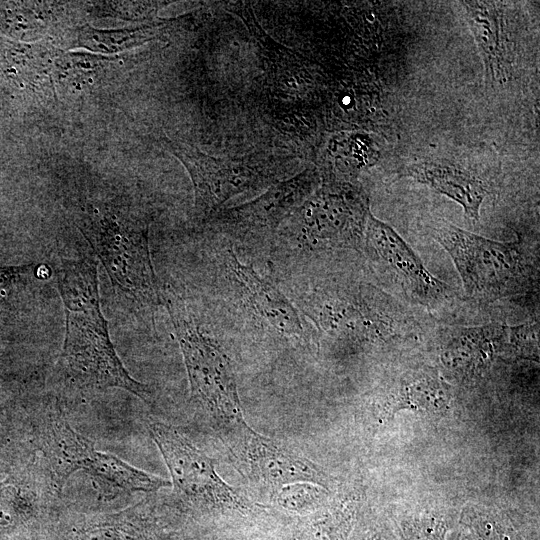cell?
Here are the masks:
<instances>
[{
	"label": "cell",
	"instance_id": "obj_1",
	"mask_svg": "<svg viewBox=\"0 0 540 540\" xmlns=\"http://www.w3.org/2000/svg\"><path fill=\"white\" fill-rule=\"evenodd\" d=\"M55 275L66 319L60 357L65 377L81 389L119 388L151 403V389L130 375L110 339L101 310L97 262L89 257L62 259Z\"/></svg>",
	"mask_w": 540,
	"mask_h": 540
},
{
	"label": "cell",
	"instance_id": "obj_2",
	"mask_svg": "<svg viewBox=\"0 0 540 540\" xmlns=\"http://www.w3.org/2000/svg\"><path fill=\"white\" fill-rule=\"evenodd\" d=\"M160 297L183 355L191 398L220 426L227 443L248 425L230 360L201 330L183 298L171 288Z\"/></svg>",
	"mask_w": 540,
	"mask_h": 540
},
{
	"label": "cell",
	"instance_id": "obj_3",
	"mask_svg": "<svg viewBox=\"0 0 540 540\" xmlns=\"http://www.w3.org/2000/svg\"><path fill=\"white\" fill-rule=\"evenodd\" d=\"M78 227L118 291L141 306L161 303L146 226L124 213L92 206Z\"/></svg>",
	"mask_w": 540,
	"mask_h": 540
},
{
	"label": "cell",
	"instance_id": "obj_4",
	"mask_svg": "<svg viewBox=\"0 0 540 540\" xmlns=\"http://www.w3.org/2000/svg\"><path fill=\"white\" fill-rule=\"evenodd\" d=\"M431 232L470 297L494 300L518 294L530 284V266L517 243L488 239L444 220L433 223Z\"/></svg>",
	"mask_w": 540,
	"mask_h": 540
},
{
	"label": "cell",
	"instance_id": "obj_5",
	"mask_svg": "<svg viewBox=\"0 0 540 540\" xmlns=\"http://www.w3.org/2000/svg\"><path fill=\"white\" fill-rule=\"evenodd\" d=\"M172 479L174 491L188 504L205 509L246 511L247 500L217 473L215 460L179 428L154 419L146 423Z\"/></svg>",
	"mask_w": 540,
	"mask_h": 540
},
{
	"label": "cell",
	"instance_id": "obj_6",
	"mask_svg": "<svg viewBox=\"0 0 540 540\" xmlns=\"http://www.w3.org/2000/svg\"><path fill=\"white\" fill-rule=\"evenodd\" d=\"M368 201L352 187L324 188L303 208L302 233L313 248H354L363 245Z\"/></svg>",
	"mask_w": 540,
	"mask_h": 540
},
{
	"label": "cell",
	"instance_id": "obj_7",
	"mask_svg": "<svg viewBox=\"0 0 540 540\" xmlns=\"http://www.w3.org/2000/svg\"><path fill=\"white\" fill-rule=\"evenodd\" d=\"M228 445L245 463L248 475L273 495L294 483H314L325 488L330 485L329 476L314 462L249 425Z\"/></svg>",
	"mask_w": 540,
	"mask_h": 540
},
{
	"label": "cell",
	"instance_id": "obj_8",
	"mask_svg": "<svg viewBox=\"0 0 540 540\" xmlns=\"http://www.w3.org/2000/svg\"><path fill=\"white\" fill-rule=\"evenodd\" d=\"M363 245L369 255L417 301L434 305L448 297L447 284L426 268L394 228L375 217L371 211L366 218Z\"/></svg>",
	"mask_w": 540,
	"mask_h": 540
},
{
	"label": "cell",
	"instance_id": "obj_9",
	"mask_svg": "<svg viewBox=\"0 0 540 540\" xmlns=\"http://www.w3.org/2000/svg\"><path fill=\"white\" fill-rule=\"evenodd\" d=\"M188 170L198 214L209 215L235 194L263 183V177L248 167L209 157L194 147L170 139L164 141Z\"/></svg>",
	"mask_w": 540,
	"mask_h": 540
},
{
	"label": "cell",
	"instance_id": "obj_10",
	"mask_svg": "<svg viewBox=\"0 0 540 540\" xmlns=\"http://www.w3.org/2000/svg\"><path fill=\"white\" fill-rule=\"evenodd\" d=\"M38 457L63 491L69 477L83 470L96 450L94 442L76 431L56 405L44 408L34 427Z\"/></svg>",
	"mask_w": 540,
	"mask_h": 540
},
{
	"label": "cell",
	"instance_id": "obj_11",
	"mask_svg": "<svg viewBox=\"0 0 540 540\" xmlns=\"http://www.w3.org/2000/svg\"><path fill=\"white\" fill-rule=\"evenodd\" d=\"M313 181L298 176L276 185L256 200L228 210L222 217L226 229L240 234H260L275 229L311 192Z\"/></svg>",
	"mask_w": 540,
	"mask_h": 540
},
{
	"label": "cell",
	"instance_id": "obj_12",
	"mask_svg": "<svg viewBox=\"0 0 540 540\" xmlns=\"http://www.w3.org/2000/svg\"><path fill=\"white\" fill-rule=\"evenodd\" d=\"M405 174L461 205L472 223L479 220L488 187L468 169L449 161L422 160L408 165Z\"/></svg>",
	"mask_w": 540,
	"mask_h": 540
},
{
	"label": "cell",
	"instance_id": "obj_13",
	"mask_svg": "<svg viewBox=\"0 0 540 540\" xmlns=\"http://www.w3.org/2000/svg\"><path fill=\"white\" fill-rule=\"evenodd\" d=\"M227 260L233 279L256 313L278 332L302 337V321L292 303L251 266L241 263L234 253L229 252Z\"/></svg>",
	"mask_w": 540,
	"mask_h": 540
},
{
	"label": "cell",
	"instance_id": "obj_14",
	"mask_svg": "<svg viewBox=\"0 0 540 540\" xmlns=\"http://www.w3.org/2000/svg\"><path fill=\"white\" fill-rule=\"evenodd\" d=\"M83 472L87 473L106 496L120 493H155L171 483L141 470L121 458L95 450Z\"/></svg>",
	"mask_w": 540,
	"mask_h": 540
},
{
	"label": "cell",
	"instance_id": "obj_15",
	"mask_svg": "<svg viewBox=\"0 0 540 540\" xmlns=\"http://www.w3.org/2000/svg\"><path fill=\"white\" fill-rule=\"evenodd\" d=\"M462 6L489 73L495 78L505 76L507 58L504 31L496 3L464 1Z\"/></svg>",
	"mask_w": 540,
	"mask_h": 540
},
{
	"label": "cell",
	"instance_id": "obj_16",
	"mask_svg": "<svg viewBox=\"0 0 540 540\" xmlns=\"http://www.w3.org/2000/svg\"><path fill=\"white\" fill-rule=\"evenodd\" d=\"M144 502L122 512L97 516L74 525L65 540H157L142 519Z\"/></svg>",
	"mask_w": 540,
	"mask_h": 540
},
{
	"label": "cell",
	"instance_id": "obj_17",
	"mask_svg": "<svg viewBox=\"0 0 540 540\" xmlns=\"http://www.w3.org/2000/svg\"><path fill=\"white\" fill-rule=\"evenodd\" d=\"M504 325H485L457 330L448 344L447 360L460 368L481 364L493 352V346L502 339Z\"/></svg>",
	"mask_w": 540,
	"mask_h": 540
},
{
	"label": "cell",
	"instance_id": "obj_18",
	"mask_svg": "<svg viewBox=\"0 0 540 540\" xmlns=\"http://www.w3.org/2000/svg\"><path fill=\"white\" fill-rule=\"evenodd\" d=\"M152 35L149 27L102 30L83 26L77 30L76 46L92 52L117 53L147 41Z\"/></svg>",
	"mask_w": 540,
	"mask_h": 540
},
{
	"label": "cell",
	"instance_id": "obj_19",
	"mask_svg": "<svg viewBox=\"0 0 540 540\" xmlns=\"http://www.w3.org/2000/svg\"><path fill=\"white\" fill-rule=\"evenodd\" d=\"M48 269L31 263L24 265H0V309H12L20 304L40 280H44Z\"/></svg>",
	"mask_w": 540,
	"mask_h": 540
},
{
	"label": "cell",
	"instance_id": "obj_20",
	"mask_svg": "<svg viewBox=\"0 0 540 540\" xmlns=\"http://www.w3.org/2000/svg\"><path fill=\"white\" fill-rule=\"evenodd\" d=\"M108 58L87 53H68L57 62V78L66 87L90 88L109 67Z\"/></svg>",
	"mask_w": 540,
	"mask_h": 540
},
{
	"label": "cell",
	"instance_id": "obj_21",
	"mask_svg": "<svg viewBox=\"0 0 540 540\" xmlns=\"http://www.w3.org/2000/svg\"><path fill=\"white\" fill-rule=\"evenodd\" d=\"M447 398L448 393L442 382L428 374L406 380L399 390L400 403L407 408H439L446 403Z\"/></svg>",
	"mask_w": 540,
	"mask_h": 540
},
{
	"label": "cell",
	"instance_id": "obj_22",
	"mask_svg": "<svg viewBox=\"0 0 540 540\" xmlns=\"http://www.w3.org/2000/svg\"><path fill=\"white\" fill-rule=\"evenodd\" d=\"M346 521L335 515H315L300 520L292 531V540H344Z\"/></svg>",
	"mask_w": 540,
	"mask_h": 540
},
{
	"label": "cell",
	"instance_id": "obj_23",
	"mask_svg": "<svg viewBox=\"0 0 540 540\" xmlns=\"http://www.w3.org/2000/svg\"><path fill=\"white\" fill-rule=\"evenodd\" d=\"M315 489L306 484L294 483L281 488L274 494L276 502L290 511H302L315 499Z\"/></svg>",
	"mask_w": 540,
	"mask_h": 540
},
{
	"label": "cell",
	"instance_id": "obj_24",
	"mask_svg": "<svg viewBox=\"0 0 540 540\" xmlns=\"http://www.w3.org/2000/svg\"><path fill=\"white\" fill-rule=\"evenodd\" d=\"M7 439L0 429V470H3L8 465V456L6 455Z\"/></svg>",
	"mask_w": 540,
	"mask_h": 540
}]
</instances>
